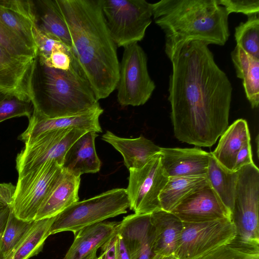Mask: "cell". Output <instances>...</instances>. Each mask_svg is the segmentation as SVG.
Returning <instances> with one entry per match:
<instances>
[{"mask_svg":"<svg viewBox=\"0 0 259 259\" xmlns=\"http://www.w3.org/2000/svg\"><path fill=\"white\" fill-rule=\"evenodd\" d=\"M55 217L34 221L8 259H29L42 249Z\"/></svg>","mask_w":259,"mask_h":259,"instance_id":"f1b7e54d","label":"cell"},{"mask_svg":"<svg viewBox=\"0 0 259 259\" xmlns=\"http://www.w3.org/2000/svg\"><path fill=\"white\" fill-rule=\"evenodd\" d=\"M206 176L210 187L225 206L232 211L238 180V171H231L226 169L210 152Z\"/></svg>","mask_w":259,"mask_h":259,"instance_id":"83f0119b","label":"cell"},{"mask_svg":"<svg viewBox=\"0 0 259 259\" xmlns=\"http://www.w3.org/2000/svg\"><path fill=\"white\" fill-rule=\"evenodd\" d=\"M171 212L184 223L231 220V211L209 184L189 195Z\"/></svg>","mask_w":259,"mask_h":259,"instance_id":"4fadbf2b","label":"cell"},{"mask_svg":"<svg viewBox=\"0 0 259 259\" xmlns=\"http://www.w3.org/2000/svg\"><path fill=\"white\" fill-rule=\"evenodd\" d=\"M237 77L242 79L246 96L252 108L259 104V59L236 46L231 54Z\"/></svg>","mask_w":259,"mask_h":259,"instance_id":"484cf974","label":"cell"},{"mask_svg":"<svg viewBox=\"0 0 259 259\" xmlns=\"http://www.w3.org/2000/svg\"><path fill=\"white\" fill-rule=\"evenodd\" d=\"M7 95L0 92V102L4 99Z\"/></svg>","mask_w":259,"mask_h":259,"instance_id":"b9f144b4","label":"cell"},{"mask_svg":"<svg viewBox=\"0 0 259 259\" xmlns=\"http://www.w3.org/2000/svg\"><path fill=\"white\" fill-rule=\"evenodd\" d=\"M33 110L31 101L7 95L0 102V123L9 119L31 116Z\"/></svg>","mask_w":259,"mask_h":259,"instance_id":"836d02e7","label":"cell"},{"mask_svg":"<svg viewBox=\"0 0 259 259\" xmlns=\"http://www.w3.org/2000/svg\"><path fill=\"white\" fill-rule=\"evenodd\" d=\"M97 251H94L83 259H95L97 257Z\"/></svg>","mask_w":259,"mask_h":259,"instance_id":"60d3db41","label":"cell"},{"mask_svg":"<svg viewBox=\"0 0 259 259\" xmlns=\"http://www.w3.org/2000/svg\"><path fill=\"white\" fill-rule=\"evenodd\" d=\"M5 205L1 201H0V212L2 211V210L4 208V207H5Z\"/></svg>","mask_w":259,"mask_h":259,"instance_id":"7bdbcfd3","label":"cell"},{"mask_svg":"<svg viewBox=\"0 0 259 259\" xmlns=\"http://www.w3.org/2000/svg\"><path fill=\"white\" fill-rule=\"evenodd\" d=\"M117 259H132L122 238L117 233L116 241Z\"/></svg>","mask_w":259,"mask_h":259,"instance_id":"74e56055","label":"cell"},{"mask_svg":"<svg viewBox=\"0 0 259 259\" xmlns=\"http://www.w3.org/2000/svg\"><path fill=\"white\" fill-rule=\"evenodd\" d=\"M88 132L77 128L56 130L43 133L25 142L18 153L16 167L18 176L50 160L61 166L67 150L80 136Z\"/></svg>","mask_w":259,"mask_h":259,"instance_id":"30bf717a","label":"cell"},{"mask_svg":"<svg viewBox=\"0 0 259 259\" xmlns=\"http://www.w3.org/2000/svg\"><path fill=\"white\" fill-rule=\"evenodd\" d=\"M80 177L63 169L62 173L40 206L35 221L57 216L79 201Z\"/></svg>","mask_w":259,"mask_h":259,"instance_id":"d6986e66","label":"cell"},{"mask_svg":"<svg viewBox=\"0 0 259 259\" xmlns=\"http://www.w3.org/2000/svg\"><path fill=\"white\" fill-rule=\"evenodd\" d=\"M231 220L236 236L247 240L259 241V169L253 164L238 171Z\"/></svg>","mask_w":259,"mask_h":259,"instance_id":"9c48e42d","label":"cell"},{"mask_svg":"<svg viewBox=\"0 0 259 259\" xmlns=\"http://www.w3.org/2000/svg\"><path fill=\"white\" fill-rule=\"evenodd\" d=\"M0 21L37 52L35 3L32 1L0 0Z\"/></svg>","mask_w":259,"mask_h":259,"instance_id":"ac0fdd59","label":"cell"},{"mask_svg":"<svg viewBox=\"0 0 259 259\" xmlns=\"http://www.w3.org/2000/svg\"><path fill=\"white\" fill-rule=\"evenodd\" d=\"M67 25L72 51L97 99L116 88L119 62L117 46L106 25L99 0H57Z\"/></svg>","mask_w":259,"mask_h":259,"instance_id":"7a4b0ae2","label":"cell"},{"mask_svg":"<svg viewBox=\"0 0 259 259\" xmlns=\"http://www.w3.org/2000/svg\"><path fill=\"white\" fill-rule=\"evenodd\" d=\"M34 3L37 28L72 49L70 32L57 0H39Z\"/></svg>","mask_w":259,"mask_h":259,"instance_id":"d4e9b609","label":"cell"},{"mask_svg":"<svg viewBox=\"0 0 259 259\" xmlns=\"http://www.w3.org/2000/svg\"><path fill=\"white\" fill-rule=\"evenodd\" d=\"M33 222H27L18 219L11 207L6 229L0 238V259L9 258Z\"/></svg>","mask_w":259,"mask_h":259,"instance_id":"4dcf8cb0","label":"cell"},{"mask_svg":"<svg viewBox=\"0 0 259 259\" xmlns=\"http://www.w3.org/2000/svg\"><path fill=\"white\" fill-rule=\"evenodd\" d=\"M11 206L6 205L0 212V238L6 229Z\"/></svg>","mask_w":259,"mask_h":259,"instance_id":"f35d334b","label":"cell"},{"mask_svg":"<svg viewBox=\"0 0 259 259\" xmlns=\"http://www.w3.org/2000/svg\"><path fill=\"white\" fill-rule=\"evenodd\" d=\"M151 259H178L175 255H165L154 254Z\"/></svg>","mask_w":259,"mask_h":259,"instance_id":"ab89813d","label":"cell"},{"mask_svg":"<svg viewBox=\"0 0 259 259\" xmlns=\"http://www.w3.org/2000/svg\"><path fill=\"white\" fill-rule=\"evenodd\" d=\"M248 142H250V136L247 122L244 119H238L222 134L211 154L224 167L234 171L237 154Z\"/></svg>","mask_w":259,"mask_h":259,"instance_id":"cb8c5ba5","label":"cell"},{"mask_svg":"<svg viewBox=\"0 0 259 259\" xmlns=\"http://www.w3.org/2000/svg\"><path fill=\"white\" fill-rule=\"evenodd\" d=\"M208 184L206 176L169 177L159 195L161 209L171 212L189 195Z\"/></svg>","mask_w":259,"mask_h":259,"instance_id":"4316f807","label":"cell"},{"mask_svg":"<svg viewBox=\"0 0 259 259\" xmlns=\"http://www.w3.org/2000/svg\"><path fill=\"white\" fill-rule=\"evenodd\" d=\"M119 222L103 221L85 227L74 235L63 259H83L114 237Z\"/></svg>","mask_w":259,"mask_h":259,"instance_id":"44dd1931","label":"cell"},{"mask_svg":"<svg viewBox=\"0 0 259 259\" xmlns=\"http://www.w3.org/2000/svg\"><path fill=\"white\" fill-rule=\"evenodd\" d=\"M195 259H259V241L236 236L229 243Z\"/></svg>","mask_w":259,"mask_h":259,"instance_id":"f546056e","label":"cell"},{"mask_svg":"<svg viewBox=\"0 0 259 259\" xmlns=\"http://www.w3.org/2000/svg\"><path fill=\"white\" fill-rule=\"evenodd\" d=\"M159 153L168 177L206 176L210 153L195 148L161 147Z\"/></svg>","mask_w":259,"mask_h":259,"instance_id":"2e32d148","label":"cell"},{"mask_svg":"<svg viewBox=\"0 0 259 259\" xmlns=\"http://www.w3.org/2000/svg\"><path fill=\"white\" fill-rule=\"evenodd\" d=\"M219 5L224 7L228 13H241L248 16L258 14V0H218Z\"/></svg>","mask_w":259,"mask_h":259,"instance_id":"e575fe53","label":"cell"},{"mask_svg":"<svg viewBox=\"0 0 259 259\" xmlns=\"http://www.w3.org/2000/svg\"><path fill=\"white\" fill-rule=\"evenodd\" d=\"M250 142L245 143L237 154L234 171H238L242 167L253 164Z\"/></svg>","mask_w":259,"mask_h":259,"instance_id":"d590c367","label":"cell"},{"mask_svg":"<svg viewBox=\"0 0 259 259\" xmlns=\"http://www.w3.org/2000/svg\"><path fill=\"white\" fill-rule=\"evenodd\" d=\"M258 14L248 16L247 20L235 28L237 45L252 56L259 59Z\"/></svg>","mask_w":259,"mask_h":259,"instance_id":"1f68e13d","label":"cell"},{"mask_svg":"<svg viewBox=\"0 0 259 259\" xmlns=\"http://www.w3.org/2000/svg\"><path fill=\"white\" fill-rule=\"evenodd\" d=\"M117 233L122 238L132 259H151L154 254L150 214L134 213L124 217Z\"/></svg>","mask_w":259,"mask_h":259,"instance_id":"e0dca14e","label":"cell"},{"mask_svg":"<svg viewBox=\"0 0 259 259\" xmlns=\"http://www.w3.org/2000/svg\"><path fill=\"white\" fill-rule=\"evenodd\" d=\"M107 26L117 47L138 43L152 22V4L145 0H99Z\"/></svg>","mask_w":259,"mask_h":259,"instance_id":"8992f818","label":"cell"},{"mask_svg":"<svg viewBox=\"0 0 259 259\" xmlns=\"http://www.w3.org/2000/svg\"><path fill=\"white\" fill-rule=\"evenodd\" d=\"M152 14L165 34L169 60L189 41L223 46L230 35L229 14L218 0H162L152 4Z\"/></svg>","mask_w":259,"mask_h":259,"instance_id":"3957f363","label":"cell"},{"mask_svg":"<svg viewBox=\"0 0 259 259\" xmlns=\"http://www.w3.org/2000/svg\"><path fill=\"white\" fill-rule=\"evenodd\" d=\"M103 112L100 105L82 114L55 118H46L32 113L26 129L18 139L24 143L37 136L52 130L77 128L102 132L100 116Z\"/></svg>","mask_w":259,"mask_h":259,"instance_id":"9a60e30c","label":"cell"},{"mask_svg":"<svg viewBox=\"0 0 259 259\" xmlns=\"http://www.w3.org/2000/svg\"><path fill=\"white\" fill-rule=\"evenodd\" d=\"M33 113L46 118L85 113L100 105L78 62L67 69L45 65L36 56L30 80Z\"/></svg>","mask_w":259,"mask_h":259,"instance_id":"277c9868","label":"cell"},{"mask_svg":"<svg viewBox=\"0 0 259 259\" xmlns=\"http://www.w3.org/2000/svg\"><path fill=\"white\" fill-rule=\"evenodd\" d=\"M35 57L15 55L0 46V92L31 101L30 80Z\"/></svg>","mask_w":259,"mask_h":259,"instance_id":"5bb4252c","label":"cell"},{"mask_svg":"<svg viewBox=\"0 0 259 259\" xmlns=\"http://www.w3.org/2000/svg\"><path fill=\"white\" fill-rule=\"evenodd\" d=\"M62 170L57 161L50 160L18 176L11 207L14 215L24 222L34 221L40 206Z\"/></svg>","mask_w":259,"mask_h":259,"instance_id":"52a82bcc","label":"cell"},{"mask_svg":"<svg viewBox=\"0 0 259 259\" xmlns=\"http://www.w3.org/2000/svg\"><path fill=\"white\" fill-rule=\"evenodd\" d=\"M116 241L117 234L101 247L103 259H117Z\"/></svg>","mask_w":259,"mask_h":259,"instance_id":"8d00e7d4","label":"cell"},{"mask_svg":"<svg viewBox=\"0 0 259 259\" xmlns=\"http://www.w3.org/2000/svg\"><path fill=\"white\" fill-rule=\"evenodd\" d=\"M96 132L88 131L77 139L66 152L62 165L63 169L74 176L96 173L101 162L95 148Z\"/></svg>","mask_w":259,"mask_h":259,"instance_id":"ffe728a7","label":"cell"},{"mask_svg":"<svg viewBox=\"0 0 259 259\" xmlns=\"http://www.w3.org/2000/svg\"><path fill=\"white\" fill-rule=\"evenodd\" d=\"M236 235L231 219L183 223L174 255L178 259H195L229 243Z\"/></svg>","mask_w":259,"mask_h":259,"instance_id":"8fae6325","label":"cell"},{"mask_svg":"<svg viewBox=\"0 0 259 259\" xmlns=\"http://www.w3.org/2000/svg\"><path fill=\"white\" fill-rule=\"evenodd\" d=\"M130 202L126 189L108 190L92 198L78 201L58 215L51 227L50 235L72 232L127 212Z\"/></svg>","mask_w":259,"mask_h":259,"instance_id":"5b68a950","label":"cell"},{"mask_svg":"<svg viewBox=\"0 0 259 259\" xmlns=\"http://www.w3.org/2000/svg\"><path fill=\"white\" fill-rule=\"evenodd\" d=\"M155 88L142 48L138 43L124 48L116 88L119 104L122 106L143 105L150 99Z\"/></svg>","mask_w":259,"mask_h":259,"instance_id":"ba28073f","label":"cell"},{"mask_svg":"<svg viewBox=\"0 0 259 259\" xmlns=\"http://www.w3.org/2000/svg\"><path fill=\"white\" fill-rule=\"evenodd\" d=\"M168 100L180 141L211 147L228 126L232 87L208 45L185 44L170 59Z\"/></svg>","mask_w":259,"mask_h":259,"instance_id":"6da1fadb","label":"cell"},{"mask_svg":"<svg viewBox=\"0 0 259 259\" xmlns=\"http://www.w3.org/2000/svg\"><path fill=\"white\" fill-rule=\"evenodd\" d=\"M0 46L12 54L35 57L36 51L0 21Z\"/></svg>","mask_w":259,"mask_h":259,"instance_id":"d6a6232c","label":"cell"},{"mask_svg":"<svg viewBox=\"0 0 259 259\" xmlns=\"http://www.w3.org/2000/svg\"><path fill=\"white\" fill-rule=\"evenodd\" d=\"M152 251L154 254L174 255L183 223L171 212L162 209L150 214Z\"/></svg>","mask_w":259,"mask_h":259,"instance_id":"603a6c76","label":"cell"},{"mask_svg":"<svg viewBox=\"0 0 259 259\" xmlns=\"http://www.w3.org/2000/svg\"><path fill=\"white\" fill-rule=\"evenodd\" d=\"M102 139L120 153L124 164L128 169L143 167L161 149V147L142 136L127 139L119 137L108 131Z\"/></svg>","mask_w":259,"mask_h":259,"instance_id":"7402d4cb","label":"cell"},{"mask_svg":"<svg viewBox=\"0 0 259 259\" xmlns=\"http://www.w3.org/2000/svg\"><path fill=\"white\" fill-rule=\"evenodd\" d=\"M128 170L126 190L130 209L137 214H151L162 209L159 195L169 177L161 164L160 153L143 167Z\"/></svg>","mask_w":259,"mask_h":259,"instance_id":"7c38bea8","label":"cell"},{"mask_svg":"<svg viewBox=\"0 0 259 259\" xmlns=\"http://www.w3.org/2000/svg\"><path fill=\"white\" fill-rule=\"evenodd\" d=\"M95 259H103V255L101 253L99 257H97Z\"/></svg>","mask_w":259,"mask_h":259,"instance_id":"ee69618b","label":"cell"}]
</instances>
